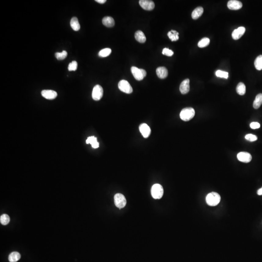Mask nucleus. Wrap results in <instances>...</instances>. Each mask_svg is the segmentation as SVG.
Returning <instances> with one entry per match:
<instances>
[{"label":"nucleus","instance_id":"obj_10","mask_svg":"<svg viewBox=\"0 0 262 262\" xmlns=\"http://www.w3.org/2000/svg\"><path fill=\"white\" fill-rule=\"evenodd\" d=\"M42 96L46 99L53 100L57 96L56 91L52 90H43L42 91Z\"/></svg>","mask_w":262,"mask_h":262},{"label":"nucleus","instance_id":"obj_18","mask_svg":"<svg viewBox=\"0 0 262 262\" xmlns=\"http://www.w3.org/2000/svg\"><path fill=\"white\" fill-rule=\"evenodd\" d=\"M135 37L136 40H137V42H139L141 43L145 42L146 41V37L145 35L143 33V32H142L140 30L136 32Z\"/></svg>","mask_w":262,"mask_h":262},{"label":"nucleus","instance_id":"obj_6","mask_svg":"<svg viewBox=\"0 0 262 262\" xmlns=\"http://www.w3.org/2000/svg\"><path fill=\"white\" fill-rule=\"evenodd\" d=\"M118 89L125 93L131 94L133 92V89L127 81L122 80L118 84Z\"/></svg>","mask_w":262,"mask_h":262},{"label":"nucleus","instance_id":"obj_16","mask_svg":"<svg viewBox=\"0 0 262 262\" xmlns=\"http://www.w3.org/2000/svg\"><path fill=\"white\" fill-rule=\"evenodd\" d=\"M203 13V9L201 6H199L194 10L192 13V18L194 20H197L201 17Z\"/></svg>","mask_w":262,"mask_h":262},{"label":"nucleus","instance_id":"obj_31","mask_svg":"<svg viewBox=\"0 0 262 262\" xmlns=\"http://www.w3.org/2000/svg\"><path fill=\"white\" fill-rule=\"evenodd\" d=\"M78 67V64L76 61H73L72 62L70 63L68 66V70L69 71H76Z\"/></svg>","mask_w":262,"mask_h":262},{"label":"nucleus","instance_id":"obj_13","mask_svg":"<svg viewBox=\"0 0 262 262\" xmlns=\"http://www.w3.org/2000/svg\"><path fill=\"white\" fill-rule=\"evenodd\" d=\"M140 131L144 138H148L150 136L151 130L150 127L146 123H143L140 126Z\"/></svg>","mask_w":262,"mask_h":262},{"label":"nucleus","instance_id":"obj_24","mask_svg":"<svg viewBox=\"0 0 262 262\" xmlns=\"http://www.w3.org/2000/svg\"><path fill=\"white\" fill-rule=\"evenodd\" d=\"M236 92L240 95H244L246 93V88L245 84L243 83H239L236 87Z\"/></svg>","mask_w":262,"mask_h":262},{"label":"nucleus","instance_id":"obj_30","mask_svg":"<svg viewBox=\"0 0 262 262\" xmlns=\"http://www.w3.org/2000/svg\"><path fill=\"white\" fill-rule=\"evenodd\" d=\"M216 75L217 76L220 78H224L225 79H227L229 77V73L226 71H220V70H218L216 72Z\"/></svg>","mask_w":262,"mask_h":262},{"label":"nucleus","instance_id":"obj_33","mask_svg":"<svg viewBox=\"0 0 262 262\" xmlns=\"http://www.w3.org/2000/svg\"><path fill=\"white\" fill-rule=\"evenodd\" d=\"M162 53L165 56H171L173 55L174 53L172 50H169V49L165 48L163 49V51H162Z\"/></svg>","mask_w":262,"mask_h":262},{"label":"nucleus","instance_id":"obj_14","mask_svg":"<svg viewBox=\"0 0 262 262\" xmlns=\"http://www.w3.org/2000/svg\"><path fill=\"white\" fill-rule=\"evenodd\" d=\"M246 29L244 27H240L235 30L232 33V37L235 40H238L244 34Z\"/></svg>","mask_w":262,"mask_h":262},{"label":"nucleus","instance_id":"obj_20","mask_svg":"<svg viewBox=\"0 0 262 262\" xmlns=\"http://www.w3.org/2000/svg\"><path fill=\"white\" fill-rule=\"evenodd\" d=\"M262 104V94H258L255 97V100H254L253 107L254 108L258 109Z\"/></svg>","mask_w":262,"mask_h":262},{"label":"nucleus","instance_id":"obj_3","mask_svg":"<svg viewBox=\"0 0 262 262\" xmlns=\"http://www.w3.org/2000/svg\"><path fill=\"white\" fill-rule=\"evenodd\" d=\"M151 194L152 197L155 199H160L164 194V189L162 185L158 184L153 185L151 187Z\"/></svg>","mask_w":262,"mask_h":262},{"label":"nucleus","instance_id":"obj_32","mask_svg":"<svg viewBox=\"0 0 262 262\" xmlns=\"http://www.w3.org/2000/svg\"><path fill=\"white\" fill-rule=\"evenodd\" d=\"M246 140L250 142L255 141L257 140V136L253 134H247L245 136Z\"/></svg>","mask_w":262,"mask_h":262},{"label":"nucleus","instance_id":"obj_29","mask_svg":"<svg viewBox=\"0 0 262 262\" xmlns=\"http://www.w3.org/2000/svg\"><path fill=\"white\" fill-rule=\"evenodd\" d=\"M67 56V53L66 51H63L61 53H55V56L57 59L59 60H64L66 58Z\"/></svg>","mask_w":262,"mask_h":262},{"label":"nucleus","instance_id":"obj_12","mask_svg":"<svg viewBox=\"0 0 262 262\" xmlns=\"http://www.w3.org/2000/svg\"><path fill=\"white\" fill-rule=\"evenodd\" d=\"M242 2L236 0H231L228 2L227 4L228 9L234 10L240 9L242 8Z\"/></svg>","mask_w":262,"mask_h":262},{"label":"nucleus","instance_id":"obj_11","mask_svg":"<svg viewBox=\"0 0 262 262\" xmlns=\"http://www.w3.org/2000/svg\"><path fill=\"white\" fill-rule=\"evenodd\" d=\"M190 81L189 79H185L181 83L180 86V91L182 94H186L190 90L189 86Z\"/></svg>","mask_w":262,"mask_h":262},{"label":"nucleus","instance_id":"obj_2","mask_svg":"<svg viewBox=\"0 0 262 262\" xmlns=\"http://www.w3.org/2000/svg\"><path fill=\"white\" fill-rule=\"evenodd\" d=\"M195 110L192 107H187L183 109L181 111L180 116V118L184 121V122H188L190 121L192 118H193L195 116Z\"/></svg>","mask_w":262,"mask_h":262},{"label":"nucleus","instance_id":"obj_35","mask_svg":"<svg viewBox=\"0 0 262 262\" xmlns=\"http://www.w3.org/2000/svg\"><path fill=\"white\" fill-rule=\"evenodd\" d=\"M96 2L100 3V4H104L106 2V0H96Z\"/></svg>","mask_w":262,"mask_h":262},{"label":"nucleus","instance_id":"obj_1","mask_svg":"<svg viewBox=\"0 0 262 262\" xmlns=\"http://www.w3.org/2000/svg\"><path fill=\"white\" fill-rule=\"evenodd\" d=\"M221 197L218 193L216 192L210 193L207 195L206 202L208 206H215L218 205L220 202Z\"/></svg>","mask_w":262,"mask_h":262},{"label":"nucleus","instance_id":"obj_9","mask_svg":"<svg viewBox=\"0 0 262 262\" xmlns=\"http://www.w3.org/2000/svg\"><path fill=\"white\" fill-rule=\"evenodd\" d=\"M237 159L240 162L249 163L252 160V156L249 153L247 152H240L237 154Z\"/></svg>","mask_w":262,"mask_h":262},{"label":"nucleus","instance_id":"obj_21","mask_svg":"<svg viewBox=\"0 0 262 262\" xmlns=\"http://www.w3.org/2000/svg\"><path fill=\"white\" fill-rule=\"evenodd\" d=\"M86 144H90L92 145V147L96 149L99 147V144L97 141V138L94 136H90L88 137L86 140Z\"/></svg>","mask_w":262,"mask_h":262},{"label":"nucleus","instance_id":"obj_5","mask_svg":"<svg viewBox=\"0 0 262 262\" xmlns=\"http://www.w3.org/2000/svg\"><path fill=\"white\" fill-rule=\"evenodd\" d=\"M114 202L118 208L122 209L126 206L127 201L124 195L122 194L117 193L114 196Z\"/></svg>","mask_w":262,"mask_h":262},{"label":"nucleus","instance_id":"obj_7","mask_svg":"<svg viewBox=\"0 0 262 262\" xmlns=\"http://www.w3.org/2000/svg\"><path fill=\"white\" fill-rule=\"evenodd\" d=\"M104 94L103 87L99 85H97L94 87L92 91V97L95 100H99L102 99Z\"/></svg>","mask_w":262,"mask_h":262},{"label":"nucleus","instance_id":"obj_36","mask_svg":"<svg viewBox=\"0 0 262 262\" xmlns=\"http://www.w3.org/2000/svg\"><path fill=\"white\" fill-rule=\"evenodd\" d=\"M257 194L258 195H262V187L260 189H259L257 191Z\"/></svg>","mask_w":262,"mask_h":262},{"label":"nucleus","instance_id":"obj_22","mask_svg":"<svg viewBox=\"0 0 262 262\" xmlns=\"http://www.w3.org/2000/svg\"><path fill=\"white\" fill-rule=\"evenodd\" d=\"M20 254L18 252H13L9 255V260L10 262H16L20 259Z\"/></svg>","mask_w":262,"mask_h":262},{"label":"nucleus","instance_id":"obj_4","mask_svg":"<svg viewBox=\"0 0 262 262\" xmlns=\"http://www.w3.org/2000/svg\"><path fill=\"white\" fill-rule=\"evenodd\" d=\"M131 71L133 77L136 80H142L147 75L146 71L144 69H139L136 67H131Z\"/></svg>","mask_w":262,"mask_h":262},{"label":"nucleus","instance_id":"obj_34","mask_svg":"<svg viewBox=\"0 0 262 262\" xmlns=\"http://www.w3.org/2000/svg\"><path fill=\"white\" fill-rule=\"evenodd\" d=\"M250 127L253 129H258L260 127V124L257 122H253L250 123Z\"/></svg>","mask_w":262,"mask_h":262},{"label":"nucleus","instance_id":"obj_17","mask_svg":"<svg viewBox=\"0 0 262 262\" xmlns=\"http://www.w3.org/2000/svg\"><path fill=\"white\" fill-rule=\"evenodd\" d=\"M102 23L106 27H112L115 25V20L112 17H104L103 18Z\"/></svg>","mask_w":262,"mask_h":262},{"label":"nucleus","instance_id":"obj_27","mask_svg":"<svg viewBox=\"0 0 262 262\" xmlns=\"http://www.w3.org/2000/svg\"><path fill=\"white\" fill-rule=\"evenodd\" d=\"M210 43V39L207 38H204L198 42V47L204 48L208 46Z\"/></svg>","mask_w":262,"mask_h":262},{"label":"nucleus","instance_id":"obj_19","mask_svg":"<svg viewBox=\"0 0 262 262\" xmlns=\"http://www.w3.org/2000/svg\"><path fill=\"white\" fill-rule=\"evenodd\" d=\"M71 26L74 31H78L80 29V25L79 24L78 19L76 17H73L71 19L70 22Z\"/></svg>","mask_w":262,"mask_h":262},{"label":"nucleus","instance_id":"obj_28","mask_svg":"<svg viewBox=\"0 0 262 262\" xmlns=\"http://www.w3.org/2000/svg\"><path fill=\"white\" fill-rule=\"evenodd\" d=\"M9 217L6 214H3L0 217V222L3 225H6L8 224L10 222Z\"/></svg>","mask_w":262,"mask_h":262},{"label":"nucleus","instance_id":"obj_8","mask_svg":"<svg viewBox=\"0 0 262 262\" xmlns=\"http://www.w3.org/2000/svg\"><path fill=\"white\" fill-rule=\"evenodd\" d=\"M139 3L141 7L146 10H152L155 9V4L152 1L140 0Z\"/></svg>","mask_w":262,"mask_h":262},{"label":"nucleus","instance_id":"obj_25","mask_svg":"<svg viewBox=\"0 0 262 262\" xmlns=\"http://www.w3.org/2000/svg\"><path fill=\"white\" fill-rule=\"evenodd\" d=\"M255 68L258 71L262 70V55L258 56L254 62Z\"/></svg>","mask_w":262,"mask_h":262},{"label":"nucleus","instance_id":"obj_15","mask_svg":"<svg viewBox=\"0 0 262 262\" xmlns=\"http://www.w3.org/2000/svg\"><path fill=\"white\" fill-rule=\"evenodd\" d=\"M156 74L158 77L160 79H165L168 75V70L164 67H160L156 69Z\"/></svg>","mask_w":262,"mask_h":262},{"label":"nucleus","instance_id":"obj_26","mask_svg":"<svg viewBox=\"0 0 262 262\" xmlns=\"http://www.w3.org/2000/svg\"><path fill=\"white\" fill-rule=\"evenodd\" d=\"M112 50L110 48L104 49L103 50H100L99 53V56L102 57H105L108 56L111 54Z\"/></svg>","mask_w":262,"mask_h":262},{"label":"nucleus","instance_id":"obj_23","mask_svg":"<svg viewBox=\"0 0 262 262\" xmlns=\"http://www.w3.org/2000/svg\"><path fill=\"white\" fill-rule=\"evenodd\" d=\"M168 35L169 39L172 41V42H176L177 40H178L179 38V33L177 32L175 30H171L169 32H168Z\"/></svg>","mask_w":262,"mask_h":262}]
</instances>
